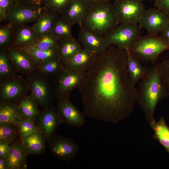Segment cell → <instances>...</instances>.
<instances>
[{
  "label": "cell",
  "mask_w": 169,
  "mask_h": 169,
  "mask_svg": "<svg viewBox=\"0 0 169 169\" xmlns=\"http://www.w3.org/2000/svg\"><path fill=\"white\" fill-rule=\"evenodd\" d=\"M65 69L64 61L57 57L37 64L36 70L46 75L54 77Z\"/></svg>",
  "instance_id": "cell-27"
},
{
  "label": "cell",
  "mask_w": 169,
  "mask_h": 169,
  "mask_svg": "<svg viewBox=\"0 0 169 169\" xmlns=\"http://www.w3.org/2000/svg\"></svg>",
  "instance_id": "cell-47"
},
{
  "label": "cell",
  "mask_w": 169,
  "mask_h": 169,
  "mask_svg": "<svg viewBox=\"0 0 169 169\" xmlns=\"http://www.w3.org/2000/svg\"><path fill=\"white\" fill-rule=\"evenodd\" d=\"M159 68L162 81L168 97L169 96V59L159 64Z\"/></svg>",
  "instance_id": "cell-37"
},
{
  "label": "cell",
  "mask_w": 169,
  "mask_h": 169,
  "mask_svg": "<svg viewBox=\"0 0 169 169\" xmlns=\"http://www.w3.org/2000/svg\"><path fill=\"white\" fill-rule=\"evenodd\" d=\"M23 49L31 56L36 65L49 59L59 57L57 47L44 50L31 46Z\"/></svg>",
  "instance_id": "cell-30"
},
{
  "label": "cell",
  "mask_w": 169,
  "mask_h": 169,
  "mask_svg": "<svg viewBox=\"0 0 169 169\" xmlns=\"http://www.w3.org/2000/svg\"><path fill=\"white\" fill-rule=\"evenodd\" d=\"M72 0H43L42 7L46 12L61 16Z\"/></svg>",
  "instance_id": "cell-31"
},
{
  "label": "cell",
  "mask_w": 169,
  "mask_h": 169,
  "mask_svg": "<svg viewBox=\"0 0 169 169\" xmlns=\"http://www.w3.org/2000/svg\"><path fill=\"white\" fill-rule=\"evenodd\" d=\"M16 72L8 60L5 48L0 49V81L4 80L15 76L16 75Z\"/></svg>",
  "instance_id": "cell-32"
},
{
  "label": "cell",
  "mask_w": 169,
  "mask_h": 169,
  "mask_svg": "<svg viewBox=\"0 0 169 169\" xmlns=\"http://www.w3.org/2000/svg\"><path fill=\"white\" fill-rule=\"evenodd\" d=\"M58 109L62 123L71 126L79 128L85 123V114L81 112L71 101L69 96L57 99Z\"/></svg>",
  "instance_id": "cell-12"
},
{
  "label": "cell",
  "mask_w": 169,
  "mask_h": 169,
  "mask_svg": "<svg viewBox=\"0 0 169 169\" xmlns=\"http://www.w3.org/2000/svg\"><path fill=\"white\" fill-rule=\"evenodd\" d=\"M45 13L42 7L17 5L8 13L7 22L14 26L35 23Z\"/></svg>",
  "instance_id": "cell-13"
},
{
  "label": "cell",
  "mask_w": 169,
  "mask_h": 169,
  "mask_svg": "<svg viewBox=\"0 0 169 169\" xmlns=\"http://www.w3.org/2000/svg\"><path fill=\"white\" fill-rule=\"evenodd\" d=\"M89 6L101 3L110 2L111 0H85Z\"/></svg>",
  "instance_id": "cell-42"
},
{
  "label": "cell",
  "mask_w": 169,
  "mask_h": 169,
  "mask_svg": "<svg viewBox=\"0 0 169 169\" xmlns=\"http://www.w3.org/2000/svg\"><path fill=\"white\" fill-rule=\"evenodd\" d=\"M161 35L169 42V24L161 32Z\"/></svg>",
  "instance_id": "cell-43"
},
{
  "label": "cell",
  "mask_w": 169,
  "mask_h": 169,
  "mask_svg": "<svg viewBox=\"0 0 169 169\" xmlns=\"http://www.w3.org/2000/svg\"><path fill=\"white\" fill-rule=\"evenodd\" d=\"M17 5L42 7L43 0H15Z\"/></svg>",
  "instance_id": "cell-40"
},
{
  "label": "cell",
  "mask_w": 169,
  "mask_h": 169,
  "mask_svg": "<svg viewBox=\"0 0 169 169\" xmlns=\"http://www.w3.org/2000/svg\"><path fill=\"white\" fill-rule=\"evenodd\" d=\"M8 144L0 140V158L5 159L9 149Z\"/></svg>",
  "instance_id": "cell-41"
},
{
  "label": "cell",
  "mask_w": 169,
  "mask_h": 169,
  "mask_svg": "<svg viewBox=\"0 0 169 169\" xmlns=\"http://www.w3.org/2000/svg\"><path fill=\"white\" fill-rule=\"evenodd\" d=\"M84 73L66 69L53 77L56 99L69 96L71 92L80 84Z\"/></svg>",
  "instance_id": "cell-9"
},
{
  "label": "cell",
  "mask_w": 169,
  "mask_h": 169,
  "mask_svg": "<svg viewBox=\"0 0 169 169\" xmlns=\"http://www.w3.org/2000/svg\"><path fill=\"white\" fill-rule=\"evenodd\" d=\"M36 120L35 124L46 141L50 140L55 135L57 128L62 123L57 107L52 106L40 112Z\"/></svg>",
  "instance_id": "cell-10"
},
{
  "label": "cell",
  "mask_w": 169,
  "mask_h": 169,
  "mask_svg": "<svg viewBox=\"0 0 169 169\" xmlns=\"http://www.w3.org/2000/svg\"><path fill=\"white\" fill-rule=\"evenodd\" d=\"M14 25L12 23L8 22L0 27V49L6 48L10 44L12 37Z\"/></svg>",
  "instance_id": "cell-34"
},
{
  "label": "cell",
  "mask_w": 169,
  "mask_h": 169,
  "mask_svg": "<svg viewBox=\"0 0 169 169\" xmlns=\"http://www.w3.org/2000/svg\"><path fill=\"white\" fill-rule=\"evenodd\" d=\"M45 140L41 132L38 130L22 139V144L27 153L38 154L45 149Z\"/></svg>",
  "instance_id": "cell-23"
},
{
  "label": "cell",
  "mask_w": 169,
  "mask_h": 169,
  "mask_svg": "<svg viewBox=\"0 0 169 169\" xmlns=\"http://www.w3.org/2000/svg\"><path fill=\"white\" fill-rule=\"evenodd\" d=\"M8 60L15 71L26 75L35 71L37 65L31 56L23 49L5 48Z\"/></svg>",
  "instance_id": "cell-14"
},
{
  "label": "cell",
  "mask_w": 169,
  "mask_h": 169,
  "mask_svg": "<svg viewBox=\"0 0 169 169\" xmlns=\"http://www.w3.org/2000/svg\"><path fill=\"white\" fill-rule=\"evenodd\" d=\"M78 41L82 48L90 49L97 54L104 52L109 47L104 37L89 31L82 24L79 26Z\"/></svg>",
  "instance_id": "cell-17"
},
{
  "label": "cell",
  "mask_w": 169,
  "mask_h": 169,
  "mask_svg": "<svg viewBox=\"0 0 169 169\" xmlns=\"http://www.w3.org/2000/svg\"><path fill=\"white\" fill-rule=\"evenodd\" d=\"M156 8L169 14V0H154Z\"/></svg>",
  "instance_id": "cell-39"
},
{
  "label": "cell",
  "mask_w": 169,
  "mask_h": 169,
  "mask_svg": "<svg viewBox=\"0 0 169 169\" xmlns=\"http://www.w3.org/2000/svg\"><path fill=\"white\" fill-rule=\"evenodd\" d=\"M50 141L52 152L64 161L69 162L73 159L79 150L78 145L69 138L55 135Z\"/></svg>",
  "instance_id": "cell-15"
},
{
  "label": "cell",
  "mask_w": 169,
  "mask_h": 169,
  "mask_svg": "<svg viewBox=\"0 0 169 169\" xmlns=\"http://www.w3.org/2000/svg\"><path fill=\"white\" fill-rule=\"evenodd\" d=\"M126 63V50L114 45L96 55L78 87L85 115L116 123L132 114L138 91L129 78Z\"/></svg>",
  "instance_id": "cell-1"
},
{
  "label": "cell",
  "mask_w": 169,
  "mask_h": 169,
  "mask_svg": "<svg viewBox=\"0 0 169 169\" xmlns=\"http://www.w3.org/2000/svg\"><path fill=\"white\" fill-rule=\"evenodd\" d=\"M82 48L78 41L73 37L59 39L57 47L58 57L64 62Z\"/></svg>",
  "instance_id": "cell-24"
},
{
  "label": "cell",
  "mask_w": 169,
  "mask_h": 169,
  "mask_svg": "<svg viewBox=\"0 0 169 169\" xmlns=\"http://www.w3.org/2000/svg\"><path fill=\"white\" fill-rule=\"evenodd\" d=\"M140 0V1H145V0H149V1H150V0Z\"/></svg>",
  "instance_id": "cell-46"
},
{
  "label": "cell",
  "mask_w": 169,
  "mask_h": 169,
  "mask_svg": "<svg viewBox=\"0 0 169 169\" xmlns=\"http://www.w3.org/2000/svg\"><path fill=\"white\" fill-rule=\"evenodd\" d=\"M126 53V67L130 79L134 84L139 82L147 73L149 68L143 66L140 61L134 57L128 49Z\"/></svg>",
  "instance_id": "cell-22"
},
{
  "label": "cell",
  "mask_w": 169,
  "mask_h": 169,
  "mask_svg": "<svg viewBox=\"0 0 169 169\" xmlns=\"http://www.w3.org/2000/svg\"><path fill=\"white\" fill-rule=\"evenodd\" d=\"M73 26L62 16H57L51 32L58 40L72 37Z\"/></svg>",
  "instance_id": "cell-29"
},
{
  "label": "cell",
  "mask_w": 169,
  "mask_h": 169,
  "mask_svg": "<svg viewBox=\"0 0 169 169\" xmlns=\"http://www.w3.org/2000/svg\"><path fill=\"white\" fill-rule=\"evenodd\" d=\"M112 4L120 23L138 24L146 9L143 2L139 0H116Z\"/></svg>",
  "instance_id": "cell-6"
},
{
  "label": "cell",
  "mask_w": 169,
  "mask_h": 169,
  "mask_svg": "<svg viewBox=\"0 0 169 169\" xmlns=\"http://www.w3.org/2000/svg\"><path fill=\"white\" fill-rule=\"evenodd\" d=\"M26 153L22 144L15 143L9 146L8 152L5 159L6 169L25 168Z\"/></svg>",
  "instance_id": "cell-20"
},
{
  "label": "cell",
  "mask_w": 169,
  "mask_h": 169,
  "mask_svg": "<svg viewBox=\"0 0 169 169\" xmlns=\"http://www.w3.org/2000/svg\"><path fill=\"white\" fill-rule=\"evenodd\" d=\"M137 102L149 125L155 120L154 116L158 104L168 97L163 84L159 64L149 68L145 76L139 82Z\"/></svg>",
  "instance_id": "cell-2"
},
{
  "label": "cell",
  "mask_w": 169,
  "mask_h": 169,
  "mask_svg": "<svg viewBox=\"0 0 169 169\" xmlns=\"http://www.w3.org/2000/svg\"><path fill=\"white\" fill-rule=\"evenodd\" d=\"M16 5L15 0H0V9L8 14Z\"/></svg>",
  "instance_id": "cell-38"
},
{
  "label": "cell",
  "mask_w": 169,
  "mask_h": 169,
  "mask_svg": "<svg viewBox=\"0 0 169 169\" xmlns=\"http://www.w3.org/2000/svg\"><path fill=\"white\" fill-rule=\"evenodd\" d=\"M25 79L38 105L44 109L52 106L56 99L53 77L36 70L26 75Z\"/></svg>",
  "instance_id": "cell-5"
},
{
  "label": "cell",
  "mask_w": 169,
  "mask_h": 169,
  "mask_svg": "<svg viewBox=\"0 0 169 169\" xmlns=\"http://www.w3.org/2000/svg\"><path fill=\"white\" fill-rule=\"evenodd\" d=\"M119 23L110 2L89 6L82 25L87 30L104 37Z\"/></svg>",
  "instance_id": "cell-3"
},
{
  "label": "cell",
  "mask_w": 169,
  "mask_h": 169,
  "mask_svg": "<svg viewBox=\"0 0 169 169\" xmlns=\"http://www.w3.org/2000/svg\"><path fill=\"white\" fill-rule=\"evenodd\" d=\"M169 24V14L156 8L146 9L139 24L148 34L157 35Z\"/></svg>",
  "instance_id": "cell-11"
},
{
  "label": "cell",
  "mask_w": 169,
  "mask_h": 169,
  "mask_svg": "<svg viewBox=\"0 0 169 169\" xmlns=\"http://www.w3.org/2000/svg\"><path fill=\"white\" fill-rule=\"evenodd\" d=\"M150 126L153 132V138L160 143L169 155V127L164 118L161 117L157 121L155 120Z\"/></svg>",
  "instance_id": "cell-26"
},
{
  "label": "cell",
  "mask_w": 169,
  "mask_h": 169,
  "mask_svg": "<svg viewBox=\"0 0 169 169\" xmlns=\"http://www.w3.org/2000/svg\"><path fill=\"white\" fill-rule=\"evenodd\" d=\"M16 125L22 140L39 130L34 121L28 119L24 118Z\"/></svg>",
  "instance_id": "cell-35"
},
{
  "label": "cell",
  "mask_w": 169,
  "mask_h": 169,
  "mask_svg": "<svg viewBox=\"0 0 169 169\" xmlns=\"http://www.w3.org/2000/svg\"><path fill=\"white\" fill-rule=\"evenodd\" d=\"M0 169H6L5 163V159L1 158H0Z\"/></svg>",
  "instance_id": "cell-45"
},
{
  "label": "cell",
  "mask_w": 169,
  "mask_h": 169,
  "mask_svg": "<svg viewBox=\"0 0 169 169\" xmlns=\"http://www.w3.org/2000/svg\"><path fill=\"white\" fill-rule=\"evenodd\" d=\"M1 102L18 101L29 91L25 79L17 75L0 81Z\"/></svg>",
  "instance_id": "cell-8"
},
{
  "label": "cell",
  "mask_w": 169,
  "mask_h": 169,
  "mask_svg": "<svg viewBox=\"0 0 169 169\" xmlns=\"http://www.w3.org/2000/svg\"><path fill=\"white\" fill-rule=\"evenodd\" d=\"M89 6L85 0H72L61 16L73 25L82 24Z\"/></svg>",
  "instance_id": "cell-19"
},
{
  "label": "cell",
  "mask_w": 169,
  "mask_h": 169,
  "mask_svg": "<svg viewBox=\"0 0 169 169\" xmlns=\"http://www.w3.org/2000/svg\"><path fill=\"white\" fill-rule=\"evenodd\" d=\"M38 39L32 26L27 24L14 25L12 37L8 47L24 49L34 45Z\"/></svg>",
  "instance_id": "cell-16"
},
{
  "label": "cell",
  "mask_w": 169,
  "mask_h": 169,
  "mask_svg": "<svg viewBox=\"0 0 169 169\" xmlns=\"http://www.w3.org/2000/svg\"><path fill=\"white\" fill-rule=\"evenodd\" d=\"M141 28L139 24L120 23L104 38L109 46L114 45L125 50L141 36Z\"/></svg>",
  "instance_id": "cell-7"
},
{
  "label": "cell",
  "mask_w": 169,
  "mask_h": 169,
  "mask_svg": "<svg viewBox=\"0 0 169 169\" xmlns=\"http://www.w3.org/2000/svg\"><path fill=\"white\" fill-rule=\"evenodd\" d=\"M18 105L24 118L35 121L40 112L38 109V104L30 94L26 95L18 101Z\"/></svg>",
  "instance_id": "cell-25"
},
{
  "label": "cell",
  "mask_w": 169,
  "mask_h": 169,
  "mask_svg": "<svg viewBox=\"0 0 169 169\" xmlns=\"http://www.w3.org/2000/svg\"><path fill=\"white\" fill-rule=\"evenodd\" d=\"M128 49L140 62L153 64L162 53L169 50V42L161 35L148 34L140 36Z\"/></svg>",
  "instance_id": "cell-4"
},
{
  "label": "cell",
  "mask_w": 169,
  "mask_h": 169,
  "mask_svg": "<svg viewBox=\"0 0 169 169\" xmlns=\"http://www.w3.org/2000/svg\"><path fill=\"white\" fill-rule=\"evenodd\" d=\"M57 16L46 12L34 23L32 27L39 38L43 34L51 32Z\"/></svg>",
  "instance_id": "cell-28"
},
{
  "label": "cell",
  "mask_w": 169,
  "mask_h": 169,
  "mask_svg": "<svg viewBox=\"0 0 169 169\" xmlns=\"http://www.w3.org/2000/svg\"><path fill=\"white\" fill-rule=\"evenodd\" d=\"M58 40L50 32L41 36L32 46L40 50H48L57 47Z\"/></svg>",
  "instance_id": "cell-33"
},
{
  "label": "cell",
  "mask_w": 169,
  "mask_h": 169,
  "mask_svg": "<svg viewBox=\"0 0 169 169\" xmlns=\"http://www.w3.org/2000/svg\"><path fill=\"white\" fill-rule=\"evenodd\" d=\"M96 55L94 52L82 48L64 62L65 68L72 70L85 71L91 64Z\"/></svg>",
  "instance_id": "cell-18"
},
{
  "label": "cell",
  "mask_w": 169,
  "mask_h": 169,
  "mask_svg": "<svg viewBox=\"0 0 169 169\" xmlns=\"http://www.w3.org/2000/svg\"><path fill=\"white\" fill-rule=\"evenodd\" d=\"M8 13L0 9V22L2 23L8 21Z\"/></svg>",
  "instance_id": "cell-44"
},
{
  "label": "cell",
  "mask_w": 169,
  "mask_h": 169,
  "mask_svg": "<svg viewBox=\"0 0 169 169\" xmlns=\"http://www.w3.org/2000/svg\"><path fill=\"white\" fill-rule=\"evenodd\" d=\"M24 118L18 105L13 102H1L0 124L17 125Z\"/></svg>",
  "instance_id": "cell-21"
},
{
  "label": "cell",
  "mask_w": 169,
  "mask_h": 169,
  "mask_svg": "<svg viewBox=\"0 0 169 169\" xmlns=\"http://www.w3.org/2000/svg\"><path fill=\"white\" fill-rule=\"evenodd\" d=\"M13 125L9 124H0V140L9 144L14 139L17 132Z\"/></svg>",
  "instance_id": "cell-36"
}]
</instances>
